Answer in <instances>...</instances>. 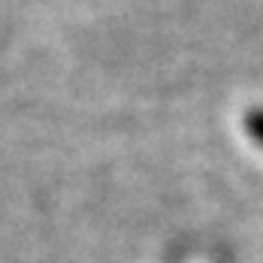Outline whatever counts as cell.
I'll use <instances>...</instances> for the list:
<instances>
[{"label":"cell","instance_id":"6da1fadb","mask_svg":"<svg viewBox=\"0 0 263 263\" xmlns=\"http://www.w3.org/2000/svg\"><path fill=\"white\" fill-rule=\"evenodd\" d=\"M245 127H248V130H251V136H254V139L263 145V109L251 112V115L245 118Z\"/></svg>","mask_w":263,"mask_h":263}]
</instances>
